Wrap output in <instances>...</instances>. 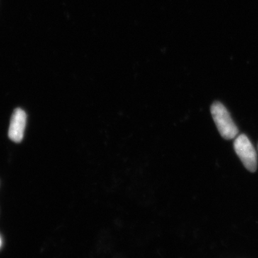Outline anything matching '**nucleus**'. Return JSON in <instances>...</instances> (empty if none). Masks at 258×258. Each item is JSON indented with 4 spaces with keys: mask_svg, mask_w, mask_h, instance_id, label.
<instances>
[{
    "mask_svg": "<svg viewBox=\"0 0 258 258\" xmlns=\"http://www.w3.org/2000/svg\"><path fill=\"white\" fill-rule=\"evenodd\" d=\"M234 148L244 167L251 172L257 169V154L250 141L244 134H241L234 142Z\"/></svg>",
    "mask_w": 258,
    "mask_h": 258,
    "instance_id": "obj_2",
    "label": "nucleus"
},
{
    "mask_svg": "<svg viewBox=\"0 0 258 258\" xmlns=\"http://www.w3.org/2000/svg\"><path fill=\"white\" fill-rule=\"evenodd\" d=\"M211 113L220 135L227 140L235 138L238 129L227 108L220 102H215L211 106Z\"/></svg>",
    "mask_w": 258,
    "mask_h": 258,
    "instance_id": "obj_1",
    "label": "nucleus"
},
{
    "mask_svg": "<svg viewBox=\"0 0 258 258\" xmlns=\"http://www.w3.org/2000/svg\"><path fill=\"white\" fill-rule=\"evenodd\" d=\"M2 246V239L1 237H0V247H1Z\"/></svg>",
    "mask_w": 258,
    "mask_h": 258,
    "instance_id": "obj_4",
    "label": "nucleus"
},
{
    "mask_svg": "<svg viewBox=\"0 0 258 258\" xmlns=\"http://www.w3.org/2000/svg\"><path fill=\"white\" fill-rule=\"evenodd\" d=\"M26 113L21 108H16L12 115L8 136L10 140L20 143L22 142L26 126Z\"/></svg>",
    "mask_w": 258,
    "mask_h": 258,
    "instance_id": "obj_3",
    "label": "nucleus"
}]
</instances>
